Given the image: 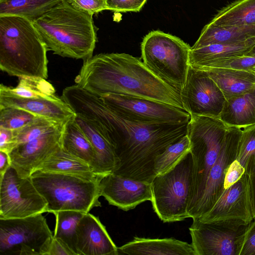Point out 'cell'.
I'll return each mask as SVG.
<instances>
[{
	"instance_id": "d4e9b609",
	"label": "cell",
	"mask_w": 255,
	"mask_h": 255,
	"mask_svg": "<svg viewBox=\"0 0 255 255\" xmlns=\"http://www.w3.org/2000/svg\"><path fill=\"white\" fill-rule=\"evenodd\" d=\"M219 118L230 127L255 126V89L226 100Z\"/></svg>"
},
{
	"instance_id": "e575fe53",
	"label": "cell",
	"mask_w": 255,
	"mask_h": 255,
	"mask_svg": "<svg viewBox=\"0 0 255 255\" xmlns=\"http://www.w3.org/2000/svg\"><path fill=\"white\" fill-rule=\"evenodd\" d=\"M74 7L90 15L109 10L107 0H65Z\"/></svg>"
},
{
	"instance_id": "ba28073f",
	"label": "cell",
	"mask_w": 255,
	"mask_h": 255,
	"mask_svg": "<svg viewBox=\"0 0 255 255\" xmlns=\"http://www.w3.org/2000/svg\"><path fill=\"white\" fill-rule=\"evenodd\" d=\"M193 179L190 151L173 167L156 175L151 182L153 209L164 223L181 221L188 218L187 207Z\"/></svg>"
},
{
	"instance_id": "60d3db41",
	"label": "cell",
	"mask_w": 255,
	"mask_h": 255,
	"mask_svg": "<svg viewBox=\"0 0 255 255\" xmlns=\"http://www.w3.org/2000/svg\"><path fill=\"white\" fill-rule=\"evenodd\" d=\"M11 165V160L8 153L0 150V177Z\"/></svg>"
},
{
	"instance_id": "5bb4252c",
	"label": "cell",
	"mask_w": 255,
	"mask_h": 255,
	"mask_svg": "<svg viewBox=\"0 0 255 255\" xmlns=\"http://www.w3.org/2000/svg\"><path fill=\"white\" fill-rule=\"evenodd\" d=\"M101 195L109 204L125 211L152 198L151 183L126 178L113 173L100 181Z\"/></svg>"
},
{
	"instance_id": "83f0119b",
	"label": "cell",
	"mask_w": 255,
	"mask_h": 255,
	"mask_svg": "<svg viewBox=\"0 0 255 255\" xmlns=\"http://www.w3.org/2000/svg\"><path fill=\"white\" fill-rule=\"evenodd\" d=\"M85 214L73 210L60 211L54 213L56 224L53 238L62 244L71 255H78L77 228Z\"/></svg>"
},
{
	"instance_id": "f1b7e54d",
	"label": "cell",
	"mask_w": 255,
	"mask_h": 255,
	"mask_svg": "<svg viewBox=\"0 0 255 255\" xmlns=\"http://www.w3.org/2000/svg\"><path fill=\"white\" fill-rule=\"evenodd\" d=\"M63 0H0V15H16L32 22Z\"/></svg>"
},
{
	"instance_id": "ac0fdd59",
	"label": "cell",
	"mask_w": 255,
	"mask_h": 255,
	"mask_svg": "<svg viewBox=\"0 0 255 255\" xmlns=\"http://www.w3.org/2000/svg\"><path fill=\"white\" fill-rule=\"evenodd\" d=\"M243 129L224 146L219 157L209 173L202 196L190 215V218H199L213 205L218 196L223 181L226 168L231 154L237 153Z\"/></svg>"
},
{
	"instance_id": "7c38bea8",
	"label": "cell",
	"mask_w": 255,
	"mask_h": 255,
	"mask_svg": "<svg viewBox=\"0 0 255 255\" xmlns=\"http://www.w3.org/2000/svg\"><path fill=\"white\" fill-rule=\"evenodd\" d=\"M180 96L184 109L190 115L219 118L226 101L207 73L190 65Z\"/></svg>"
},
{
	"instance_id": "f546056e",
	"label": "cell",
	"mask_w": 255,
	"mask_h": 255,
	"mask_svg": "<svg viewBox=\"0 0 255 255\" xmlns=\"http://www.w3.org/2000/svg\"><path fill=\"white\" fill-rule=\"evenodd\" d=\"M0 89L18 97L25 98L57 99L55 89L46 79L31 76L19 77L15 87L1 84Z\"/></svg>"
},
{
	"instance_id": "6da1fadb",
	"label": "cell",
	"mask_w": 255,
	"mask_h": 255,
	"mask_svg": "<svg viewBox=\"0 0 255 255\" xmlns=\"http://www.w3.org/2000/svg\"><path fill=\"white\" fill-rule=\"evenodd\" d=\"M62 98L76 114L99 125L119 161L113 173L126 178L151 183L157 157L187 133L188 123L148 125L128 119L76 84L65 88Z\"/></svg>"
},
{
	"instance_id": "ee69618b",
	"label": "cell",
	"mask_w": 255,
	"mask_h": 255,
	"mask_svg": "<svg viewBox=\"0 0 255 255\" xmlns=\"http://www.w3.org/2000/svg\"></svg>"
},
{
	"instance_id": "1f68e13d",
	"label": "cell",
	"mask_w": 255,
	"mask_h": 255,
	"mask_svg": "<svg viewBox=\"0 0 255 255\" xmlns=\"http://www.w3.org/2000/svg\"><path fill=\"white\" fill-rule=\"evenodd\" d=\"M190 149L191 144L187 134L177 142L168 146L155 160V175L163 174L173 167L190 151Z\"/></svg>"
},
{
	"instance_id": "9c48e42d",
	"label": "cell",
	"mask_w": 255,
	"mask_h": 255,
	"mask_svg": "<svg viewBox=\"0 0 255 255\" xmlns=\"http://www.w3.org/2000/svg\"><path fill=\"white\" fill-rule=\"evenodd\" d=\"M53 239L42 214L0 218V255H48Z\"/></svg>"
},
{
	"instance_id": "d6a6232c",
	"label": "cell",
	"mask_w": 255,
	"mask_h": 255,
	"mask_svg": "<svg viewBox=\"0 0 255 255\" xmlns=\"http://www.w3.org/2000/svg\"><path fill=\"white\" fill-rule=\"evenodd\" d=\"M62 123H65L37 117L22 128L13 130L16 145L34 139Z\"/></svg>"
},
{
	"instance_id": "836d02e7",
	"label": "cell",
	"mask_w": 255,
	"mask_h": 255,
	"mask_svg": "<svg viewBox=\"0 0 255 255\" xmlns=\"http://www.w3.org/2000/svg\"><path fill=\"white\" fill-rule=\"evenodd\" d=\"M37 116L23 109L14 107L0 108V127L15 130L22 128Z\"/></svg>"
},
{
	"instance_id": "3957f363",
	"label": "cell",
	"mask_w": 255,
	"mask_h": 255,
	"mask_svg": "<svg viewBox=\"0 0 255 255\" xmlns=\"http://www.w3.org/2000/svg\"><path fill=\"white\" fill-rule=\"evenodd\" d=\"M48 50L63 57L86 60L97 42L93 16L63 0L33 21Z\"/></svg>"
},
{
	"instance_id": "b9f144b4",
	"label": "cell",
	"mask_w": 255,
	"mask_h": 255,
	"mask_svg": "<svg viewBox=\"0 0 255 255\" xmlns=\"http://www.w3.org/2000/svg\"><path fill=\"white\" fill-rule=\"evenodd\" d=\"M246 66L249 69L255 71V56H249L247 58Z\"/></svg>"
},
{
	"instance_id": "603a6c76",
	"label": "cell",
	"mask_w": 255,
	"mask_h": 255,
	"mask_svg": "<svg viewBox=\"0 0 255 255\" xmlns=\"http://www.w3.org/2000/svg\"><path fill=\"white\" fill-rule=\"evenodd\" d=\"M75 119L93 145L105 175L114 172L119 161L114 146L99 125L94 120L76 114Z\"/></svg>"
},
{
	"instance_id": "484cf974",
	"label": "cell",
	"mask_w": 255,
	"mask_h": 255,
	"mask_svg": "<svg viewBox=\"0 0 255 255\" xmlns=\"http://www.w3.org/2000/svg\"><path fill=\"white\" fill-rule=\"evenodd\" d=\"M255 38V26H219L206 24L192 49L213 44H233Z\"/></svg>"
},
{
	"instance_id": "5b68a950",
	"label": "cell",
	"mask_w": 255,
	"mask_h": 255,
	"mask_svg": "<svg viewBox=\"0 0 255 255\" xmlns=\"http://www.w3.org/2000/svg\"><path fill=\"white\" fill-rule=\"evenodd\" d=\"M187 127L193 160V179L187 207L189 218L203 193L210 170L225 144L242 128L220 118L191 115Z\"/></svg>"
},
{
	"instance_id": "9a60e30c",
	"label": "cell",
	"mask_w": 255,
	"mask_h": 255,
	"mask_svg": "<svg viewBox=\"0 0 255 255\" xmlns=\"http://www.w3.org/2000/svg\"><path fill=\"white\" fill-rule=\"evenodd\" d=\"M191 245L196 255H234L236 254L235 235L221 231L211 224L197 218L189 228Z\"/></svg>"
},
{
	"instance_id": "4316f807",
	"label": "cell",
	"mask_w": 255,
	"mask_h": 255,
	"mask_svg": "<svg viewBox=\"0 0 255 255\" xmlns=\"http://www.w3.org/2000/svg\"><path fill=\"white\" fill-rule=\"evenodd\" d=\"M210 22L219 26H255V0H237L218 11Z\"/></svg>"
},
{
	"instance_id": "7402d4cb",
	"label": "cell",
	"mask_w": 255,
	"mask_h": 255,
	"mask_svg": "<svg viewBox=\"0 0 255 255\" xmlns=\"http://www.w3.org/2000/svg\"><path fill=\"white\" fill-rule=\"evenodd\" d=\"M205 71L226 100L255 89V71L230 68L199 69Z\"/></svg>"
},
{
	"instance_id": "cb8c5ba5",
	"label": "cell",
	"mask_w": 255,
	"mask_h": 255,
	"mask_svg": "<svg viewBox=\"0 0 255 255\" xmlns=\"http://www.w3.org/2000/svg\"><path fill=\"white\" fill-rule=\"evenodd\" d=\"M36 170L71 174L92 180H101L104 177L97 174L86 162L63 150L61 147L45 159Z\"/></svg>"
},
{
	"instance_id": "7bdbcfd3",
	"label": "cell",
	"mask_w": 255,
	"mask_h": 255,
	"mask_svg": "<svg viewBox=\"0 0 255 255\" xmlns=\"http://www.w3.org/2000/svg\"><path fill=\"white\" fill-rule=\"evenodd\" d=\"M247 56H255V45L253 47V49L250 51V52Z\"/></svg>"
},
{
	"instance_id": "74e56055",
	"label": "cell",
	"mask_w": 255,
	"mask_h": 255,
	"mask_svg": "<svg viewBox=\"0 0 255 255\" xmlns=\"http://www.w3.org/2000/svg\"><path fill=\"white\" fill-rule=\"evenodd\" d=\"M15 145L13 130L0 127V150L9 153Z\"/></svg>"
},
{
	"instance_id": "2e32d148",
	"label": "cell",
	"mask_w": 255,
	"mask_h": 255,
	"mask_svg": "<svg viewBox=\"0 0 255 255\" xmlns=\"http://www.w3.org/2000/svg\"><path fill=\"white\" fill-rule=\"evenodd\" d=\"M78 255H119L118 247L114 244L105 227L98 217L85 213L77 228Z\"/></svg>"
},
{
	"instance_id": "277c9868",
	"label": "cell",
	"mask_w": 255,
	"mask_h": 255,
	"mask_svg": "<svg viewBox=\"0 0 255 255\" xmlns=\"http://www.w3.org/2000/svg\"><path fill=\"white\" fill-rule=\"evenodd\" d=\"M48 49L29 19L0 15V68L9 75L48 78Z\"/></svg>"
},
{
	"instance_id": "8d00e7d4",
	"label": "cell",
	"mask_w": 255,
	"mask_h": 255,
	"mask_svg": "<svg viewBox=\"0 0 255 255\" xmlns=\"http://www.w3.org/2000/svg\"><path fill=\"white\" fill-rule=\"evenodd\" d=\"M245 172V168L237 159L234 160L229 166L225 174L223 187L227 189L238 182Z\"/></svg>"
},
{
	"instance_id": "44dd1931",
	"label": "cell",
	"mask_w": 255,
	"mask_h": 255,
	"mask_svg": "<svg viewBox=\"0 0 255 255\" xmlns=\"http://www.w3.org/2000/svg\"><path fill=\"white\" fill-rule=\"evenodd\" d=\"M255 45V38L233 44H213L196 49L190 53V65L198 68L209 67L222 61L248 55Z\"/></svg>"
},
{
	"instance_id": "e0dca14e",
	"label": "cell",
	"mask_w": 255,
	"mask_h": 255,
	"mask_svg": "<svg viewBox=\"0 0 255 255\" xmlns=\"http://www.w3.org/2000/svg\"><path fill=\"white\" fill-rule=\"evenodd\" d=\"M14 107L37 116L65 123L76 116L71 107L62 99L25 98L0 89V108Z\"/></svg>"
},
{
	"instance_id": "d590c367",
	"label": "cell",
	"mask_w": 255,
	"mask_h": 255,
	"mask_svg": "<svg viewBox=\"0 0 255 255\" xmlns=\"http://www.w3.org/2000/svg\"><path fill=\"white\" fill-rule=\"evenodd\" d=\"M147 0H107L109 10L118 12L139 11Z\"/></svg>"
},
{
	"instance_id": "4fadbf2b",
	"label": "cell",
	"mask_w": 255,
	"mask_h": 255,
	"mask_svg": "<svg viewBox=\"0 0 255 255\" xmlns=\"http://www.w3.org/2000/svg\"><path fill=\"white\" fill-rule=\"evenodd\" d=\"M64 123L28 141L17 144L8 153L11 165L22 177H30L38 166L61 148Z\"/></svg>"
},
{
	"instance_id": "f35d334b",
	"label": "cell",
	"mask_w": 255,
	"mask_h": 255,
	"mask_svg": "<svg viewBox=\"0 0 255 255\" xmlns=\"http://www.w3.org/2000/svg\"><path fill=\"white\" fill-rule=\"evenodd\" d=\"M240 255H255V230L252 232L245 241Z\"/></svg>"
},
{
	"instance_id": "d6986e66",
	"label": "cell",
	"mask_w": 255,
	"mask_h": 255,
	"mask_svg": "<svg viewBox=\"0 0 255 255\" xmlns=\"http://www.w3.org/2000/svg\"><path fill=\"white\" fill-rule=\"evenodd\" d=\"M119 255H196L191 244L173 238L149 239L134 237L120 247Z\"/></svg>"
},
{
	"instance_id": "7a4b0ae2",
	"label": "cell",
	"mask_w": 255,
	"mask_h": 255,
	"mask_svg": "<svg viewBox=\"0 0 255 255\" xmlns=\"http://www.w3.org/2000/svg\"><path fill=\"white\" fill-rule=\"evenodd\" d=\"M75 82L98 97L126 95L184 109L179 89L157 76L140 59L127 53H101L84 60Z\"/></svg>"
},
{
	"instance_id": "ab89813d",
	"label": "cell",
	"mask_w": 255,
	"mask_h": 255,
	"mask_svg": "<svg viewBox=\"0 0 255 255\" xmlns=\"http://www.w3.org/2000/svg\"><path fill=\"white\" fill-rule=\"evenodd\" d=\"M48 255H71L58 240L53 238Z\"/></svg>"
},
{
	"instance_id": "52a82bcc",
	"label": "cell",
	"mask_w": 255,
	"mask_h": 255,
	"mask_svg": "<svg viewBox=\"0 0 255 255\" xmlns=\"http://www.w3.org/2000/svg\"><path fill=\"white\" fill-rule=\"evenodd\" d=\"M191 50L179 38L159 30L146 35L141 43V58L155 74L180 91L190 67Z\"/></svg>"
},
{
	"instance_id": "8992f818",
	"label": "cell",
	"mask_w": 255,
	"mask_h": 255,
	"mask_svg": "<svg viewBox=\"0 0 255 255\" xmlns=\"http://www.w3.org/2000/svg\"><path fill=\"white\" fill-rule=\"evenodd\" d=\"M30 177L47 202V212L73 210L87 213L94 207L101 206L99 200L101 180L39 170Z\"/></svg>"
},
{
	"instance_id": "4dcf8cb0",
	"label": "cell",
	"mask_w": 255,
	"mask_h": 255,
	"mask_svg": "<svg viewBox=\"0 0 255 255\" xmlns=\"http://www.w3.org/2000/svg\"><path fill=\"white\" fill-rule=\"evenodd\" d=\"M243 191V183L239 181L227 189H224L210 209L197 219L203 223H215L221 216L227 214L231 210L239 204Z\"/></svg>"
},
{
	"instance_id": "ffe728a7",
	"label": "cell",
	"mask_w": 255,
	"mask_h": 255,
	"mask_svg": "<svg viewBox=\"0 0 255 255\" xmlns=\"http://www.w3.org/2000/svg\"><path fill=\"white\" fill-rule=\"evenodd\" d=\"M75 118L64 124L61 142L62 149L88 163L97 174L106 176L102 171L93 145Z\"/></svg>"
},
{
	"instance_id": "8fae6325",
	"label": "cell",
	"mask_w": 255,
	"mask_h": 255,
	"mask_svg": "<svg viewBox=\"0 0 255 255\" xmlns=\"http://www.w3.org/2000/svg\"><path fill=\"white\" fill-rule=\"evenodd\" d=\"M110 108L130 120L148 125L188 123L185 109L140 97L109 94L99 97Z\"/></svg>"
},
{
	"instance_id": "30bf717a",
	"label": "cell",
	"mask_w": 255,
	"mask_h": 255,
	"mask_svg": "<svg viewBox=\"0 0 255 255\" xmlns=\"http://www.w3.org/2000/svg\"><path fill=\"white\" fill-rule=\"evenodd\" d=\"M47 212V202L30 177L10 166L0 177V218H21Z\"/></svg>"
}]
</instances>
